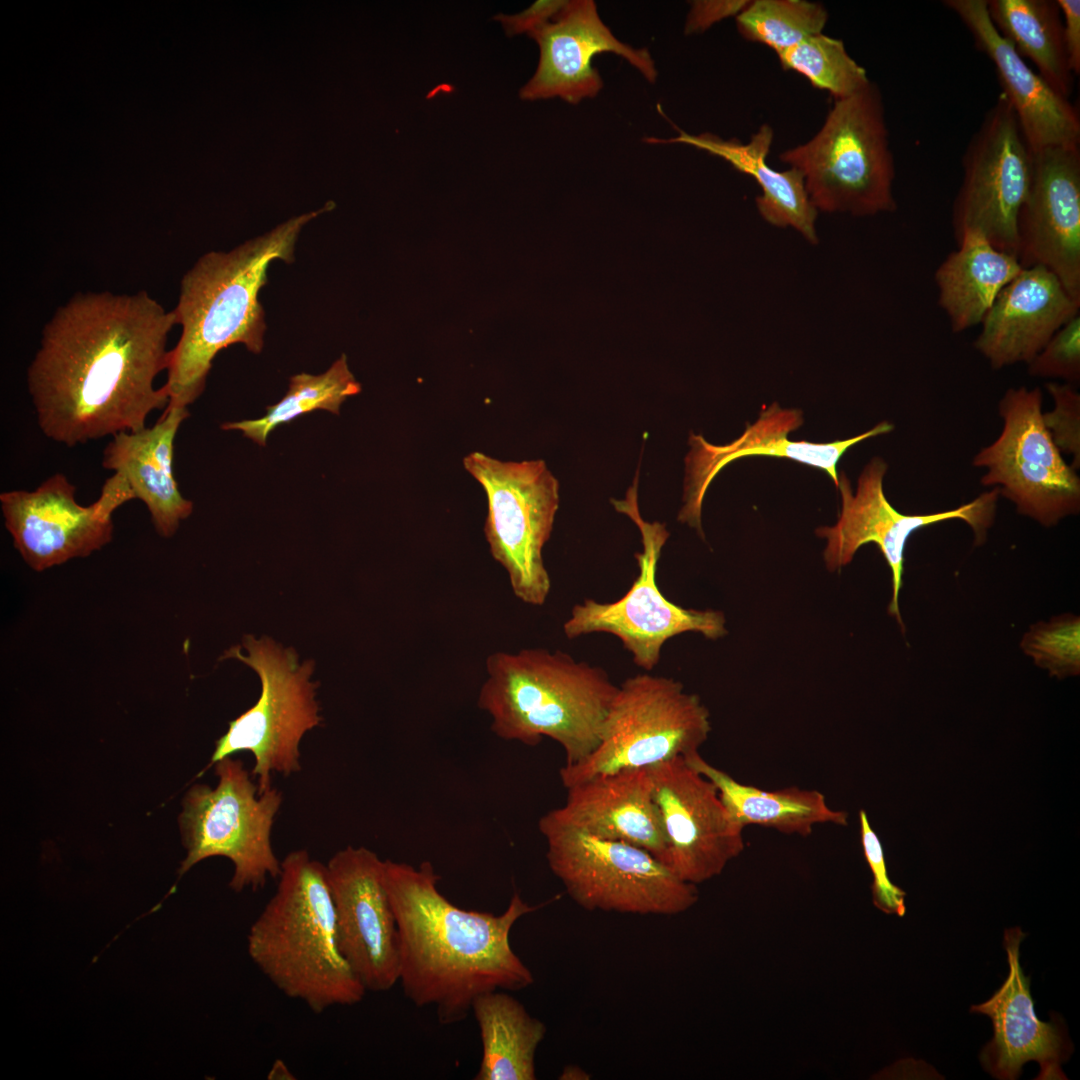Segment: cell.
I'll use <instances>...</instances> for the list:
<instances>
[{
	"label": "cell",
	"instance_id": "1",
	"mask_svg": "<svg viewBox=\"0 0 1080 1080\" xmlns=\"http://www.w3.org/2000/svg\"><path fill=\"white\" fill-rule=\"evenodd\" d=\"M178 325L146 291L77 293L45 324L27 369L37 424L74 447L145 428L169 398L155 379L169 365L168 335Z\"/></svg>",
	"mask_w": 1080,
	"mask_h": 1080
},
{
	"label": "cell",
	"instance_id": "2",
	"mask_svg": "<svg viewBox=\"0 0 1080 1080\" xmlns=\"http://www.w3.org/2000/svg\"><path fill=\"white\" fill-rule=\"evenodd\" d=\"M439 879L429 861L413 866L384 860L399 932L398 982L415 1006H433L439 1023L450 1025L465 1020L478 996L534 982L511 947L510 933L536 907L514 892L499 915L466 910L440 892Z\"/></svg>",
	"mask_w": 1080,
	"mask_h": 1080
},
{
	"label": "cell",
	"instance_id": "3",
	"mask_svg": "<svg viewBox=\"0 0 1080 1080\" xmlns=\"http://www.w3.org/2000/svg\"><path fill=\"white\" fill-rule=\"evenodd\" d=\"M326 210L292 218L229 252H208L187 271L174 309L182 331L162 386L167 407L187 408L201 395L214 358L226 347L241 343L262 351L266 325L258 296L269 265L293 261L302 227Z\"/></svg>",
	"mask_w": 1080,
	"mask_h": 1080
},
{
	"label": "cell",
	"instance_id": "4",
	"mask_svg": "<svg viewBox=\"0 0 1080 1080\" xmlns=\"http://www.w3.org/2000/svg\"><path fill=\"white\" fill-rule=\"evenodd\" d=\"M278 878L249 928V958L279 991L314 1013L358 1004L367 991L338 945L326 865L294 850L281 861Z\"/></svg>",
	"mask_w": 1080,
	"mask_h": 1080
},
{
	"label": "cell",
	"instance_id": "5",
	"mask_svg": "<svg viewBox=\"0 0 1080 1080\" xmlns=\"http://www.w3.org/2000/svg\"><path fill=\"white\" fill-rule=\"evenodd\" d=\"M485 668L477 704L496 736L527 746L553 739L564 750L565 765L595 750L618 689L605 670L544 648L494 652Z\"/></svg>",
	"mask_w": 1080,
	"mask_h": 1080
},
{
	"label": "cell",
	"instance_id": "6",
	"mask_svg": "<svg viewBox=\"0 0 1080 1080\" xmlns=\"http://www.w3.org/2000/svg\"><path fill=\"white\" fill-rule=\"evenodd\" d=\"M779 159L801 172L818 212L864 217L896 210L884 102L873 82L835 100L819 131Z\"/></svg>",
	"mask_w": 1080,
	"mask_h": 1080
},
{
	"label": "cell",
	"instance_id": "7",
	"mask_svg": "<svg viewBox=\"0 0 1080 1080\" xmlns=\"http://www.w3.org/2000/svg\"><path fill=\"white\" fill-rule=\"evenodd\" d=\"M538 827L550 870L585 910L674 916L698 901L696 885L679 879L645 849L588 835L544 815Z\"/></svg>",
	"mask_w": 1080,
	"mask_h": 1080
},
{
	"label": "cell",
	"instance_id": "8",
	"mask_svg": "<svg viewBox=\"0 0 1080 1080\" xmlns=\"http://www.w3.org/2000/svg\"><path fill=\"white\" fill-rule=\"evenodd\" d=\"M710 731L699 696L673 678L638 674L618 686L595 750L561 767L560 780L567 788L599 774L686 758L699 752Z\"/></svg>",
	"mask_w": 1080,
	"mask_h": 1080
},
{
	"label": "cell",
	"instance_id": "9",
	"mask_svg": "<svg viewBox=\"0 0 1080 1080\" xmlns=\"http://www.w3.org/2000/svg\"><path fill=\"white\" fill-rule=\"evenodd\" d=\"M243 646L246 655L233 647L225 656L240 660L257 673L261 694L251 708L229 722L201 774L226 757L248 751L254 757L251 774L262 794L272 788V772L289 776L301 770L300 742L322 720L315 698L318 684L311 681L313 662L299 663L294 649L251 635L245 637Z\"/></svg>",
	"mask_w": 1080,
	"mask_h": 1080
},
{
	"label": "cell",
	"instance_id": "10",
	"mask_svg": "<svg viewBox=\"0 0 1080 1080\" xmlns=\"http://www.w3.org/2000/svg\"><path fill=\"white\" fill-rule=\"evenodd\" d=\"M214 765L217 786L194 785L183 800L179 825L187 854L178 874L182 877L200 861L222 856L234 867L229 887L237 893L256 891L281 872L271 831L282 793L272 787L259 794L239 759L230 756Z\"/></svg>",
	"mask_w": 1080,
	"mask_h": 1080
},
{
	"label": "cell",
	"instance_id": "11",
	"mask_svg": "<svg viewBox=\"0 0 1080 1080\" xmlns=\"http://www.w3.org/2000/svg\"><path fill=\"white\" fill-rule=\"evenodd\" d=\"M463 466L487 497L484 533L493 559L517 599L542 606L551 590L543 548L559 507L557 479L543 460L505 462L472 452Z\"/></svg>",
	"mask_w": 1080,
	"mask_h": 1080
},
{
	"label": "cell",
	"instance_id": "12",
	"mask_svg": "<svg viewBox=\"0 0 1080 1080\" xmlns=\"http://www.w3.org/2000/svg\"><path fill=\"white\" fill-rule=\"evenodd\" d=\"M615 508L637 525L642 551L635 555L639 575L623 597L608 603L585 599L576 604L563 625L568 639L591 633L616 636L632 654L633 662L646 671L657 666L663 645L672 637L696 632L710 640L727 634L721 611L687 609L667 599L656 581L657 564L669 532L665 524L647 522L637 504V480L625 500H613Z\"/></svg>",
	"mask_w": 1080,
	"mask_h": 1080
},
{
	"label": "cell",
	"instance_id": "13",
	"mask_svg": "<svg viewBox=\"0 0 1080 1080\" xmlns=\"http://www.w3.org/2000/svg\"><path fill=\"white\" fill-rule=\"evenodd\" d=\"M1003 428L972 465L987 472L980 482L995 486L1019 514L1044 527L1080 511V478L1063 459L1047 429L1040 388H1010L999 402Z\"/></svg>",
	"mask_w": 1080,
	"mask_h": 1080
},
{
	"label": "cell",
	"instance_id": "14",
	"mask_svg": "<svg viewBox=\"0 0 1080 1080\" xmlns=\"http://www.w3.org/2000/svg\"><path fill=\"white\" fill-rule=\"evenodd\" d=\"M962 165L952 214L955 240L975 230L997 249L1016 255L1017 219L1031 185L1033 150L1002 94L973 135Z\"/></svg>",
	"mask_w": 1080,
	"mask_h": 1080
},
{
	"label": "cell",
	"instance_id": "15",
	"mask_svg": "<svg viewBox=\"0 0 1080 1080\" xmlns=\"http://www.w3.org/2000/svg\"><path fill=\"white\" fill-rule=\"evenodd\" d=\"M887 469L888 465L881 457L872 458L861 471L855 491L842 473L837 487L841 496L838 520L833 526L819 527L816 534L826 540L823 557L826 568L832 572L849 564L861 546L874 543L879 547L892 574L889 614L896 617L903 627L898 598L902 586L904 549L910 535L931 524L961 519L972 528L975 543L981 544L993 523L1000 492L994 487L973 501L948 511L902 514L884 494L883 480Z\"/></svg>",
	"mask_w": 1080,
	"mask_h": 1080
},
{
	"label": "cell",
	"instance_id": "16",
	"mask_svg": "<svg viewBox=\"0 0 1080 1080\" xmlns=\"http://www.w3.org/2000/svg\"><path fill=\"white\" fill-rule=\"evenodd\" d=\"M75 492L76 487L58 472L32 491L0 494L5 527L33 570L44 571L102 549L113 537V513L135 499L119 472L106 479L100 496L88 506L76 501Z\"/></svg>",
	"mask_w": 1080,
	"mask_h": 1080
},
{
	"label": "cell",
	"instance_id": "17",
	"mask_svg": "<svg viewBox=\"0 0 1080 1080\" xmlns=\"http://www.w3.org/2000/svg\"><path fill=\"white\" fill-rule=\"evenodd\" d=\"M646 769L666 838L661 862L696 886L720 875L745 845L715 785L683 757Z\"/></svg>",
	"mask_w": 1080,
	"mask_h": 1080
},
{
	"label": "cell",
	"instance_id": "18",
	"mask_svg": "<svg viewBox=\"0 0 1080 1080\" xmlns=\"http://www.w3.org/2000/svg\"><path fill=\"white\" fill-rule=\"evenodd\" d=\"M326 872L342 955L367 992L390 990L399 981L400 945L384 860L347 846L329 859Z\"/></svg>",
	"mask_w": 1080,
	"mask_h": 1080
},
{
	"label": "cell",
	"instance_id": "19",
	"mask_svg": "<svg viewBox=\"0 0 1080 1080\" xmlns=\"http://www.w3.org/2000/svg\"><path fill=\"white\" fill-rule=\"evenodd\" d=\"M1017 257L1023 268L1043 266L1080 301V150L1033 151L1028 195L1017 219Z\"/></svg>",
	"mask_w": 1080,
	"mask_h": 1080
},
{
	"label": "cell",
	"instance_id": "20",
	"mask_svg": "<svg viewBox=\"0 0 1080 1080\" xmlns=\"http://www.w3.org/2000/svg\"><path fill=\"white\" fill-rule=\"evenodd\" d=\"M528 35L537 42L540 58L536 72L520 89L523 100L559 97L577 104L595 97L603 81L592 61L601 53L624 58L646 80L656 81L658 73L649 51L618 40L601 20L593 0L567 1L551 21Z\"/></svg>",
	"mask_w": 1080,
	"mask_h": 1080
},
{
	"label": "cell",
	"instance_id": "21",
	"mask_svg": "<svg viewBox=\"0 0 1080 1080\" xmlns=\"http://www.w3.org/2000/svg\"><path fill=\"white\" fill-rule=\"evenodd\" d=\"M802 424L803 413L800 409L783 408L774 402L764 407L758 419L747 424L742 435L729 444L714 445L691 432V448L685 459L684 504L678 520L702 534L701 511L706 491L715 476L736 459L749 456L789 458L822 469L838 487L837 463L843 454L861 441L893 430V425L884 421L855 437L830 443L789 439V434Z\"/></svg>",
	"mask_w": 1080,
	"mask_h": 1080
},
{
	"label": "cell",
	"instance_id": "22",
	"mask_svg": "<svg viewBox=\"0 0 1080 1080\" xmlns=\"http://www.w3.org/2000/svg\"><path fill=\"white\" fill-rule=\"evenodd\" d=\"M1026 937L1020 927L1004 931L1009 974L990 999L972 1005L970 1011L988 1016L994 1035L982 1049L980 1061L993 1077L1015 1080L1029 1061L1039 1063L1038 1080L1067 1079L1061 1064L1072 1053L1062 1020L1044 1022L1037 1016L1030 992V978L1020 965V944Z\"/></svg>",
	"mask_w": 1080,
	"mask_h": 1080
},
{
	"label": "cell",
	"instance_id": "23",
	"mask_svg": "<svg viewBox=\"0 0 1080 1080\" xmlns=\"http://www.w3.org/2000/svg\"><path fill=\"white\" fill-rule=\"evenodd\" d=\"M959 16L976 45L993 62L1002 95L1015 112L1033 151L1053 146H1079L1080 120L1069 99L1032 70L991 21L987 0H945Z\"/></svg>",
	"mask_w": 1080,
	"mask_h": 1080
},
{
	"label": "cell",
	"instance_id": "24",
	"mask_svg": "<svg viewBox=\"0 0 1080 1080\" xmlns=\"http://www.w3.org/2000/svg\"><path fill=\"white\" fill-rule=\"evenodd\" d=\"M1079 309L1080 301L1047 268H1023L984 316L974 347L994 369L1029 364Z\"/></svg>",
	"mask_w": 1080,
	"mask_h": 1080
},
{
	"label": "cell",
	"instance_id": "25",
	"mask_svg": "<svg viewBox=\"0 0 1080 1080\" xmlns=\"http://www.w3.org/2000/svg\"><path fill=\"white\" fill-rule=\"evenodd\" d=\"M565 803L544 816L601 839L638 846L661 861L666 838L646 768L593 776L566 788Z\"/></svg>",
	"mask_w": 1080,
	"mask_h": 1080
},
{
	"label": "cell",
	"instance_id": "26",
	"mask_svg": "<svg viewBox=\"0 0 1080 1080\" xmlns=\"http://www.w3.org/2000/svg\"><path fill=\"white\" fill-rule=\"evenodd\" d=\"M188 416L187 408L166 407L152 427L114 435L103 452L102 466L125 477L134 498L145 504L155 530L165 538L172 537L193 510V503L179 491L173 470L175 437Z\"/></svg>",
	"mask_w": 1080,
	"mask_h": 1080
},
{
	"label": "cell",
	"instance_id": "27",
	"mask_svg": "<svg viewBox=\"0 0 1080 1080\" xmlns=\"http://www.w3.org/2000/svg\"><path fill=\"white\" fill-rule=\"evenodd\" d=\"M773 135L771 126L763 124L746 144L708 132L692 135L682 130L671 139L647 138L646 141L687 144L726 160L739 172L752 176L761 188L762 193L755 202L766 222L780 228H793L809 243L817 244L818 211L808 196L803 175L792 167L775 170L766 162Z\"/></svg>",
	"mask_w": 1080,
	"mask_h": 1080
},
{
	"label": "cell",
	"instance_id": "28",
	"mask_svg": "<svg viewBox=\"0 0 1080 1080\" xmlns=\"http://www.w3.org/2000/svg\"><path fill=\"white\" fill-rule=\"evenodd\" d=\"M935 272L938 304L954 333L981 323L1001 290L1023 269L1015 254L994 247L978 231L966 230Z\"/></svg>",
	"mask_w": 1080,
	"mask_h": 1080
},
{
	"label": "cell",
	"instance_id": "29",
	"mask_svg": "<svg viewBox=\"0 0 1080 1080\" xmlns=\"http://www.w3.org/2000/svg\"><path fill=\"white\" fill-rule=\"evenodd\" d=\"M685 759L715 785L730 814L744 828L758 825L786 835L809 836L818 824L847 825V813L831 808L817 790L792 786L767 791L735 780L699 752Z\"/></svg>",
	"mask_w": 1080,
	"mask_h": 1080
},
{
	"label": "cell",
	"instance_id": "30",
	"mask_svg": "<svg viewBox=\"0 0 1080 1080\" xmlns=\"http://www.w3.org/2000/svg\"><path fill=\"white\" fill-rule=\"evenodd\" d=\"M473 1013L482 1043L475 1080H535L536 1052L546 1025L515 997L500 990L478 996Z\"/></svg>",
	"mask_w": 1080,
	"mask_h": 1080
},
{
	"label": "cell",
	"instance_id": "31",
	"mask_svg": "<svg viewBox=\"0 0 1080 1080\" xmlns=\"http://www.w3.org/2000/svg\"><path fill=\"white\" fill-rule=\"evenodd\" d=\"M998 32L1057 92L1069 97L1073 87L1063 42V22L1056 0H987Z\"/></svg>",
	"mask_w": 1080,
	"mask_h": 1080
},
{
	"label": "cell",
	"instance_id": "32",
	"mask_svg": "<svg viewBox=\"0 0 1080 1080\" xmlns=\"http://www.w3.org/2000/svg\"><path fill=\"white\" fill-rule=\"evenodd\" d=\"M360 391L361 385L351 373L343 354L324 373L292 376L287 393L279 402L268 406L263 417L226 422L221 428L241 431L248 439L265 446L269 434L276 427L315 410L338 415L342 403Z\"/></svg>",
	"mask_w": 1080,
	"mask_h": 1080
},
{
	"label": "cell",
	"instance_id": "33",
	"mask_svg": "<svg viewBox=\"0 0 1080 1080\" xmlns=\"http://www.w3.org/2000/svg\"><path fill=\"white\" fill-rule=\"evenodd\" d=\"M827 21L824 5L806 0H754L736 16L744 39L763 44L777 55L822 33Z\"/></svg>",
	"mask_w": 1080,
	"mask_h": 1080
},
{
	"label": "cell",
	"instance_id": "34",
	"mask_svg": "<svg viewBox=\"0 0 1080 1080\" xmlns=\"http://www.w3.org/2000/svg\"><path fill=\"white\" fill-rule=\"evenodd\" d=\"M784 70L804 76L813 87L829 92L835 100L847 98L871 81L867 71L847 52L843 41L819 33L777 55Z\"/></svg>",
	"mask_w": 1080,
	"mask_h": 1080
},
{
	"label": "cell",
	"instance_id": "35",
	"mask_svg": "<svg viewBox=\"0 0 1080 1080\" xmlns=\"http://www.w3.org/2000/svg\"><path fill=\"white\" fill-rule=\"evenodd\" d=\"M1020 647L1051 676L1063 679L1079 675L1080 618L1063 614L1049 622L1033 624L1024 634Z\"/></svg>",
	"mask_w": 1080,
	"mask_h": 1080
},
{
	"label": "cell",
	"instance_id": "36",
	"mask_svg": "<svg viewBox=\"0 0 1080 1080\" xmlns=\"http://www.w3.org/2000/svg\"><path fill=\"white\" fill-rule=\"evenodd\" d=\"M1027 365L1028 373L1034 377L1079 382L1080 315L1066 322Z\"/></svg>",
	"mask_w": 1080,
	"mask_h": 1080
},
{
	"label": "cell",
	"instance_id": "37",
	"mask_svg": "<svg viewBox=\"0 0 1080 1080\" xmlns=\"http://www.w3.org/2000/svg\"><path fill=\"white\" fill-rule=\"evenodd\" d=\"M859 820L863 853L873 875V904L886 914L902 917L906 912V893L889 879L881 841L872 829L864 810L859 812Z\"/></svg>",
	"mask_w": 1080,
	"mask_h": 1080
},
{
	"label": "cell",
	"instance_id": "38",
	"mask_svg": "<svg viewBox=\"0 0 1080 1080\" xmlns=\"http://www.w3.org/2000/svg\"><path fill=\"white\" fill-rule=\"evenodd\" d=\"M1046 389L1055 408L1043 413L1045 425L1057 447L1073 456L1072 466L1076 469L1080 463V395L1070 384L1051 382L1046 384Z\"/></svg>",
	"mask_w": 1080,
	"mask_h": 1080
},
{
	"label": "cell",
	"instance_id": "39",
	"mask_svg": "<svg viewBox=\"0 0 1080 1080\" xmlns=\"http://www.w3.org/2000/svg\"><path fill=\"white\" fill-rule=\"evenodd\" d=\"M749 2V0L692 1L684 27L685 34L691 35L704 32L725 18L738 16Z\"/></svg>",
	"mask_w": 1080,
	"mask_h": 1080
},
{
	"label": "cell",
	"instance_id": "40",
	"mask_svg": "<svg viewBox=\"0 0 1080 1080\" xmlns=\"http://www.w3.org/2000/svg\"><path fill=\"white\" fill-rule=\"evenodd\" d=\"M566 0H539L527 9L512 15L498 14L495 20L500 22L508 36L531 33L551 21L565 6Z\"/></svg>",
	"mask_w": 1080,
	"mask_h": 1080
},
{
	"label": "cell",
	"instance_id": "41",
	"mask_svg": "<svg viewBox=\"0 0 1080 1080\" xmlns=\"http://www.w3.org/2000/svg\"><path fill=\"white\" fill-rule=\"evenodd\" d=\"M1063 16V42L1071 72H1080V1L1056 0Z\"/></svg>",
	"mask_w": 1080,
	"mask_h": 1080
},
{
	"label": "cell",
	"instance_id": "42",
	"mask_svg": "<svg viewBox=\"0 0 1080 1080\" xmlns=\"http://www.w3.org/2000/svg\"><path fill=\"white\" fill-rule=\"evenodd\" d=\"M267 1078L270 1079V1080H292V1079H295L292 1072L289 1070V1068L287 1067L285 1062L282 1061L281 1059L275 1060V1062L273 1063L270 1071L268 1072Z\"/></svg>",
	"mask_w": 1080,
	"mask_h": 1080
},
{
	"label": "cell",
	"instance_id": "43",
	"mask_svg": "<svg viewBox=\"0 0 1080 1080\" xmlns=\"http://www.w3.org/2000/svg\"><path fill=\"white\" fill-rule=\"evenodd\" d=\"M577 1076H580L581 1079H584L585 1078L584 1076H588V1075L586 1074L585 1071H583L579 1067L568 1066L563 1070V1073L561 1074L560 1078L561 1079H579Z\"/></svg>",
	"mask_w": 1080,
	"mask_h": 1080
}]
</instances>
